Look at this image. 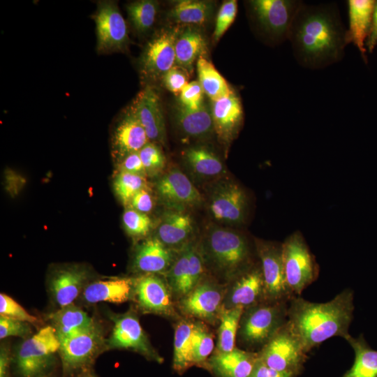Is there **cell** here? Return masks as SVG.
I'll return each mask as SVG.
<instances>
[{"label":"cell","instance_id":"6da1fadb","mask_svg":"<svg viewBox=\"0 0 377 377\" xmlns=\"http://www.w3.org/2000/svg\"><path fill=\"white\" fill-rule=\"evenodd\" d=\"M288 40L298 64L311 70L340 61L349 44L347 29L335 4L309 5L303 1L294 18Z\"/></svg>","mask_w":377,"mask_h":377},{"label":"cell","instance_id":"7a4b0ae2","mask_svg":"<svg viewBox=\"0 0 377 377\" xmlns=\"http://www.w3.org/2000/svg\"><path fill=\"white\" fill-rule=\"evenodd\" d=\"M354 293L346 288L325 303L295 296L288 304L287 323L304 352L333 337L346 339L353 318Z\"/></svg>","mask_w":377,"mask_h":377},{"label":"cell","instance_id":"3957f363","mask_svg":"<svg viewBox=\"0 0 377 377\" xmlns=\"http://www.w3.org/2000/svg\"><path fill=\"white\" fill-rule=\"evenodd\" d=\"M199 249L205 265L221 279L228 282L255 264L246 237L230 228L210 226Z\"/></svg>","mask_w":377,"mask_h":377},{"label":"cell","instance_id":"277c9868","mask_svg":"<svg viewBox=\"0 0 377 377\" xmlns=\"http://www.w3.org/2000/svg\"><path fill=\"white\" fill-rule=\"evenodd\" d=\"M288 304L265 301L245 309L237 332L242 345L259 352L287 322Z\"/></svg>","mask_w":377,"mask_h":377},{"label":"cell","instance_id":"5b68a950","mask_svg":"<svg viewBox=\"0 0 377 377\" xmlns=\"http://www.w3.org/2000/svg\"><path fill=\"white\" fill-rule=\"evenodd\" d=\"M297 0H251L250 15L260 32L271 43L288 40L296 13L302 3Z\"/></svg>","mask_w":377,"mask_h":377},{"label":"cell","instance_id":"8992f818","mask_svg":"<svg viewBox=\"0 0 377 377\" xmlns=\"http://www.w3.org/2000/svg\"><path fill=\"white\" fill-rule=\"evenodd\" d=\"M60 342L52 325L41 328L18 346L15 363L22 377H42L52 367Z\"/></svg>","mask_w":377,"mask_h":377},{"label":"cell","instance_id":"52a82bcc","mask_svg":"<svg viewBox=\"0 0 377 377\" xmlns=\"http://www.w3.org/2000/svg\"><path fill=\"white\" fill-rule=\"evenodd\" d=\"M282 258L287 284L295 296H300L319 273L318 265L301 232H295L285 239Z\"/></svg>","mask_w":377,"mask_h":377},{"label":"cell","instance_id":"ba28073f","mask_svg":"<svg viewBox=\"0 0 377 377\" xmlns=\"http://www.w3.org/2000/svg\"><path fill=\"white\" fill-rule=\"evenodd\" d=\"M258 357L267 367L294 377L302 373L308 357L287 322L258 352Z\"/></svg>","mask_w":377,"mask_h":377},{"label":"cell","instance_id":"9c48e42d","mask_svg":"<svg viewBox=\"0 0 377 377\" xmlns=\"http://www.w3.org/2000/svg\"><path fill=\"white\" fill-rule=\"evenodd\" d=\"M91 17L96 24L98 53L110 54L127 50L130 43L128 28L115 1H98Z\"/></svg>","mask_w":377,"mask_h":377},{"label":"cell","instance_id":"30bf717a","mask_svg":"<svg viewBox=\"0 0 377 377\" xmlns=\"http://www.w3.org/2000/svg\"><path fill=\"white\" fill-rule=\"evenodd\" d=\"M179 31L178 28L162 29L147 43L139 59L144 81L162 79L176 65L175 42Z\"/></svg>","mask_w":377,"mask_h":377},{"label":"cell","instance_id":"8fae6325","mask_svg":"<svg viewBox=\"0 0 377 377\" xmlns=\"http://www.w3.org/2000/svg\"><path fill=\"white\" fill-rule=\"evenodd\" d=\"M226 290L205 278L187 295L178 300V308L186 317L203 323L219 321Z\"/></svg>","mask_w":377,"mask_h":377},{"label":"cell","instance_id":"7c38bea8","mask_svg":"<svg viewBox=\"0 0 377 377\" xmlns=\"http://www.w3.org/2000/svg\"><path fill=\"white\" fill-rule=\"evenodd\" d=\"M106 346L102 327L95 322L89 328L61 341L59 353L64 371L71 373L91 364Z\"/></svg>","mask_w":377,"mask_h":377},{"label":"cell","instance_id":"4fadbf2b","mask_svg":"<svg viewBox=\"0 0 377 377\" xmlns=\"http://www.w3.org/2000/svg\"><path fill=\"white\" fill-rule=\"evenodd\" d=\"M205 269L199 246L191 242L179 250L165 274L174 298L179 300L190 293L204 279Z\"/></svg>","mask_w":377,"mask_h":377},{"label":"cell","instance_id":"5bb4252c","mask_svg":"<svg viewBox=\"0 0 377 377\" xmlns=\"http://www.w3.org/2000/svg\"><path fill=\"white\" fill-rule=\"evenodd\" d=\"M269 302H290L295 297L289 288L284 272L282 244L255 240Z\"/></svg>","mask_w":377,"mask_h":377},{"label":"cell","instance_id":"9a60e30c","mask_svg":"<svg viewBox=\"0 0 377 377\" xmlns=\"http://www.w3.org/2000/svg\"><path fill=\"white\" fill-rule=\"evenodd\" d=\"M248 201L246 192L237 183L221 180L211 191L208 208L214 220L228 225H239L246 218Z\"/></svg>","mask_w":377,"mask_h":377},{"label":"cell","instance_id":"2e32d148","mask_svg":"<svg viewBox=\"0 0 377 377\" xmlns=\"http://www.w3.org/2000/svg\"><path fill=\"white\" fill-rule=\"evenodd\" d=\"M133 298L144 313L177 316L172 291L166 279L158 274H143L133 279Z\"/></svg>","mask_w":377,"mask_h":377},{"label":"cell","instance_id":"e0dca14e","mask_svg":"<svg viewBox=\"0 0 377 377\" xmlns=\"http://www.w3.org/2000/svg\"><path fill=\"white\" fill-rule=\"evenodd\" d=\"M114 326L111 335L106 341L108 348L128 349L158 363L163 358L154 350L142 329L138 317L131 312L113 315Z\"/></svg>","mask_w":377,"mask_h":377},{"label":"cell","instance_id":"ac0fdd59","mask_svg":"<svg viewBox=\"0 0 377 377\" xmlns=\"http://www.w3.org/2000/svg\"><path fill=\"white\" fill-rule=\"evenodd\" d=\"M226 289L223 308L242 307L244 309L267 301L260 263H255L231 282Z\"/></svg>","mask_w":377,"mask_h":377},{"label":"cell","instance_id":"d6986e66","mask_svg":"<svg viewBox=\"0 0 377 377\" xmlns=\"http://www.w3.org/2000/svg\"><path fill=\"white\" fill-rule=\"evenodd\" d=\"M129 108L145 128L149 142L164 143L165 123L160 97L150 85H146L133 100Z\"/></svg>","mask_w":377,"mask_h":377},{"label":"cell","instance_id":"ffe728a7","mask_svg":"<svg viewBox=\"0 0 377 377\" xmlns=\"http://www.w3.org/2000/svg\"><path fill=\"white\" fill-rule=\"evenodd\" d=\"M211 113L214 131L223 143L229 144L241 128L244 112L239 97L233 93L212 101Z\"/></svg>","mask_w":377,"mask_h":377},{"label":"cell","instance_id":"44dd1931","mask_svg":"<svg viewBox=\"0 0 377 377\" xmlns=\"http://www.w3.org/2000/svg\"><path fill=\"white\" fill-rule=\"evenodd\" d=\"M177 252L166 246L156 237H149L137 246L132 268L141 274H165L173 264Z\"/></svg>","mask_w":377,"mask_h":377},{"label":"cell","instance_id":"7402d4cb","mask_svg":"<svg viewBox=\"0 0 377 377\" xmlns=\"http://www.w3.org/2000/svg\"><path fill=\"white\" fill-rule=\"evenodd\" d=\"M159 197L177 207L198 205L202 196L188 177L179 169L173 168L163 175L156 183Z\"/></svg>","mask_w":377,"mask_h":377},{"label":"cell","instance_id":"603a6c76","mask_svg":"<svg viewBox=\"0 0 377 377\" xmlns=\"http://www.w3.org/2000/svg\"><path fill=\"white\" fill-rule=\"evenodd\" d=\"M149 142L145 128L129 107L127 108L112 133V155L119 161L129 154L139 152Z\"/></svg>","mask_w":377,"mask_h":377},{"label":"cell","instance_id":"cb8c5ba5","mask_svg":"<svg viewBox=\"0 0 377 377\" xmlns=\"http://www.w3.org/2000/svg\"><path fill=\"white\" fill-rule=\"evenodd\" d=\"M89 273L81 267L59 269L51 276L49 290L59 308L73 304L89 283Z\"/></svg>","mask_w":377,"mask_h":377},{"label":"cell","instance_id":"d4e9b609","mask_svg":"<svg viewBox=\"0 0 377 377\" xmlns=\"http://www.w3.org/2000/svg\"><path fill=\"white\" fill-rule=\"evenodd\" d=\"M375 3V0H348L347 3L348 43L356 47L365 64L368 63L366 42L371 31Z\"/></svg>","mask_w":377,"mask_h":377},{"label":"cell","instance_id":"484cf974","mask_svg":"<svg viewBox=\"0 0 377 377\" xmlns=\"http://www.w3.org/2000/svg\"><path fill=\"white\" fill-rule=\"evenodd\" d=\"M133 279L114 277L89 282L81 295L84 302L121 304L133 297Z\"/></svg>","mask_w":377,"mask_h":377},{"label":"cell","instance_id":"4316f807","mask_svg":"<svg viewBox=\"0 0 377 377\" xmlns=\"http://www.w3.org/2000/svg\"><path fill=\"white\" fill-rule=\"evenodd\" d=\"M193 230L190 215L179 209H172L163 214L155 237L166 246L179 251L191 242Z\"/></svg>","mask_w":377,"mask_h":377},{"label":"cell","instance_id":"83f0119b","mask_svg":"<svg viewBox=\"0 0 377 377\" xmlns=\"http://www.w3.org/2000/svg\"><path fill=\"white\" fill-rule=\"evenodd\" d=\"M258 359V353L235 348L217 352L208 359L207 367L217 377H249Z\"/></svg>","mask_w":377,"mask_h":377},{"label":"cell","instance_id":"f1b7e54d","mask_svg":"<svg viewBox=\"0 0 377 377\" xmlns=\"http://www.w3.org/2000/svg\"><path fill=\"white\" fill-rule=\"evenodd\" d=\"M60 341L91 327L95 321L74 304L59 308L50 316Z\"/></svg>","mask_w":377,"mask_h":377},{"label":"cell","instance_id":"f546056e","mask_svg":"<svg viewBox=\"0 0 377 377\" xmlns=\"http://www.w3.org/2000/svg\"><path fill=\"white\" fill-rule=\"evenodd\" d=\"M206 50L207 41L198 30L188 27L179 31L175 42L176 65L191 72L193 64Z\"/></svg>","mask_w":377,"mask_h":377},{"label":"cell","instance_id":"4dcf8cb0","mask_svg":"<svg viewBox=\"0 0 377 377\" xmlns=\"http://www.w3.org/2000/svg\"><path fill=\"white\" fill-rule=\"evenodd\" d=\"M353 348L355 360L353 366L341 377H377V350L373 349L362 334L345 339Z\"/></svg>","mask_w":377,"mask_h":377},{"label":"cell","instance_id":"1f68e13d","mask_svg":"<svg viewBox=\"0 0 377 377\" xmlns=\"http://www.w3.org/2000/svg\"><path fill=\"white\" fill-rule=\"evenodd\" d=\"M175 117L179 128L189 137H205L214 131L211 110L205 105L197 110H187L180 105Z\"/></svg>","mask_w":377,"mask_h":377},{"label":"cell","instance_id":"d6a6232c","mask_svg":"<svg viewBox=\"0 0 377 377\" xmlns=\"http://www.w3.org/2000/svg\"><path fill=\"white\" fill-rule=\"evenodd\" d=\"M183 156L191 170L198 177H216L224 172V165L219 157L205 147H189L184 151Z\"/></svg>","mask_w":377,"mask_h":377},{"label":"cell","instance_id":"836d02e7","mask_svg":"<svg viewBox=\"0 0 377 377\" xmlns=\"http://www.w3.org/2000/svg\"><path fill=\"white\" fill-rule=\"evenodd\" d=\"M214 11V3L207 1L181 0L168 13L169 18L178 24H205Z\"/></svg>","mask_w":377,"mask_h":377},{"label":"cell","instance_id":"e575fe53","mask_svg":"<svg viewBox=\"0 0 377 377\" xmlns=\"http://www.w3.org/2000/svg\"><path fill=\"white\" fill-rule=\"evenodd\" d=\"M196 66L198 82L204 93L211 101L219 99L234 92L225 78L206 58L200 57L197 61Z\"/></svg>","mask_w":377,"mask_h":377},{"label":"cell","instance_id":"d590c367","mask_svg":"<svg viewBox=\"0 0 377 377\" xmlns=\"http://www.w3.org/2000/svg\"><path fill=\"white\" fill-rule=\"evenodd\" d=\"M194 322L182 320L175 330L173 368L179 374L192 366V336Z\"/></svg>","mask_w":377,"mask_h":377},{"label":"cell","instance_id":"8d00e7d4","mask_svg":"<svg viewBox=\"0 0 377 377\" xmlns=\"http://www.w3.org/2000/svg\"><path fill=\"white\" fill-rule=\"evenodd\" d=\"M244 310L242 307L223 309L219 318L217 352H230L235 348L236 337Z\"/></svg>","mask_w":377,"mask_h":377},{"label":"cell","instance_id":"74e56055","mask_svg":"<svg viewBox=\"0 0 377 377\" xmlns=\"http://www.w3.org/2000/svg\"><path fill=\"white\" fill-rule=\"evenodd\" d=\"M158 8V3L154 0L132 1L126 6L128 19L139 34L149 31L153 27Z\"/></svg>","mask_w":377,"mask_h":377},{"label":"cell","instance_id":"f35d334b","mask_svg":"<svg viewBox=\"0 0 377 377\" xmlns=\"http://www.w3.org/2000/svg\"><path fill=\"white\" fill-rule=\"evenodd\" d=\"M214 348V336L205 323L195 321L192 336L191 363L206 364Z\"/></svg>","mask_w":377,"mask_h":377},{"label":"cell","instance_id":"ab89813d","mask_svg":"<svg viewBox=\"0 0 377 377\" xmlns=\"http://www.w3.org/2000/svg\"><path fill=\"white\" fill-rule=\"evenodd\" d=\"M145 177L119 172L113 181L114 193L121 203L128 207L131 200L140 190L147 187Z\"/></svg>","mask_w":377,"mask_h":377},{"label":"cell","instance_id":"60d3db41","mask_svg":"<svg viewBox=\"0 0 377 377\" xmlns=\"http://www.w3.org/2000/svg\"><path fill=\"white\" fill-rule=\"evenodd\" d=\"M122 223L126 232L131 237L146 236L151 230L152 223L146 214L127 207L122 215Z\"/></svg>","mask_w":377,"mask_h":377},{"label":"cell","instance_id":"b9f144b4","mask_svg":"<svg viewBox=\"0 0 377 377\" xmlns=\"http://www.w3.org/2000/svg\"><path fill=\"white\" fill-rule=\"evenodd\" d=\"M147 176L160 173L165 167V158L159 144L149 142L139 151Z\"/></svg>","mask_w":377,"mask_h":377},{"label":"cell","instance_id":"7bdbcfd3","mask_svg":"<svg viewBox=\"0 0 377 377\" xmlns=\"http://www.w3.org/2000/svg\"><path fill=\"white\" fill-rule=\"evenodd\" d=\"M237 13V1H225L220 7L213 31V40L217 42L233 23Z\"/></svg>","mask_w":377,"mask_h":377},{"label":"cell","instance_id":"ee69618b","mask_svg":"<svg viewBox=\"0 0 377 377\" xmlns=\"http://www.w3.org/2000/svg\"><path fill=\"white\" fill-rule=\"evenodd\" d=\"M0 315L31 324L38 323L36 316L30 314L15 300L5 293L0 294Z\"/></svg>","mask_w":377,"mask_h":377},{"label":"cell","instance_id":"f6af8a7d","mask_svg":"<svg viewBox=\"0 0 377 377\" xmlns=\"http://www.w3.org/2000/svg\"><path fill=\"white\" fill-rule=\"evenodd\" d=\"M204 91L198 81L188 82L179 94L181 106L190 110H197L203 105Z\"/></svg>","mask_w":377,"mask_h":377},{"label":"cell","instance_id":"bcb514c9","mask_svg":"<svg viewBox=\"0 0 377 377\" xmlns=\"http://www.w3.org/2000/svg\"><path fill=\"white\" fill-rule=\"evenodd\" d=\"M29 324L0 316V339L8 337H27L31 332Z\"/></svg>","mask_w":377,"mask_h":377},{"label":"cell","instance_id":"7dc6e473","mask_svg":"<svg viewBox=\"0 0 377 377\" xmlns=\"http://www.w3.org/2000/svg\"><path fill=\"white\" fill-rule=\"evenodd\" d=\"M188 71L175 65L162 77L164 87L170 91L179 94L188 83Z\"/></svg>","mask_w":377,"mask_h":377},{"label":"cell","instance_id":"c3c4849f","mask_svg":"<svg viewBox=\"0 0 377 377\" xmlns=\"http://www.w3.org/2000/svg\"><path fill=\"white\" fill-rule=\"evenodd\" d=\"M154 206V197L149 188L146 187L134 195L127 207L147 214L152 211Z\"/></svg>","mask_w":377,"mask_h":377},{"label":"cell","instance_id":"681fc988","mask_svg":"<svg viewBox=\"0 0 377 377\" xmlns=\"http://www.w3.org/2000/svg\"><path fill=\"white\" fill-rule=\"evenodd\" d=\"M118 170L147 176L139 152L129 154L118 161Z\"/></svg>","mask_w":377,"mask_h":377},{"label":"cell","instance_id":"f907efd6","mask_svg":"<svg viewBox=\"0 0 377 377\" xmlns=\"http://www.w3.org/2000/svg\"><path fill=\"white\" fill-rule=\"evenodd\" d=\"M249 377H294L290 374L274 370L264 364L258 357Z\"/></svg>","mask_w":377,"mask_h":377},{"label":"cell","instance_id":"816d5d0a","mask_svg":"<svg viewBox=\"0 0 377 377\" xmlns=\"http://www.w3.org/2000/svg\"><path fill=\"white\" fill-rule=\"evenodd\" d=\"M377 46V1H376L372 24L369 37L366 42L367 51L371 54Z\"/></svg>","mask_w":377,"mask_h":377},{"label":"cell","instance_id":"f5cc1de1","mask_svg":"<svg viewBox=\"0 0 377 377\" xmlns=\"http://www.w3.org/2000/svg\"><path fill=\"white\" fill-rule=\"evenodd\" d=\"M10 355L7 348L1 346L0 350V377H8Z\"/></svg>","mask_w":377,"mask_h":377},{"label":"cell","instance_id":"db71d44e","mask_svg":"<svg viewBox=\"0 0 377 377\" xmlns=\"http://www.w3.org/2000/svg\"><path fill=\"white\" fill-rule=\"evenodd\" d=\"M83 377H94V376L89 375V376H84Z\"/></svg>","mask_w":377,"mask_h":377}]
</instances>
